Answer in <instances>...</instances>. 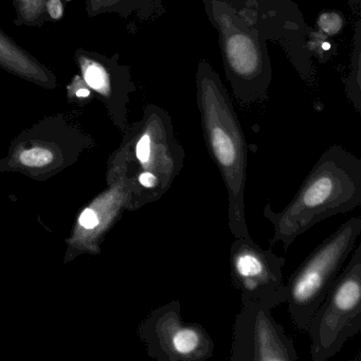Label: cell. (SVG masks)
Returning a JSON list of instances; mask_svg holds the SVG:
<instances>
[{"label":"cell","mask_w":361,"mask_h":361,"mask_svg":"<svg viewBox=\"0 0 361 361\" xmlns=\"http://www.w3.org/2000/svg\"><path fill=\"white\" fill-rule=\"evenodd\" d=\"M361 204V160L340 145L324 152L280 212L266 204L264 216L274 226L271 245L285 250L302 234L329 217L355 210Z\"/></svg>","instance_id":"1"},{"label":"cell","mask_w":361,"mask_h":361,"mask_svg":"<svg viewBox=\"0 0 361 361\" xmlns=\"http://www.w3.org/2000/svg\"><path fill=\"white\" fill-rule=\"evenodd\" d=\"M111 159L109 177H121L128 193V210L161 200L180 174L185 151L170 116L156 106L145 109L141 121L126 130Z\"/></svg>","instance_id":"2"},{"label":"cell","mask_w":361,"mask_h":361,"mask_svg":"<svg viewBox=\"0 0 361 361\" xmlns=\"http://www.w3.org/2000/svg\"><path fill=\"white\" fill-rule=\"evenodd\" d=\"M197 101L204 140L228 194V225L234 238H252L245 212L247 145L223 83L206 61L197 71Z\"/></svg>","instance_id":"3"},{"label":"cell","mask_w":361,"mask_h":361,"mask_svg":"<svg viewBox=\"0 0 361 361\" xmlns=\"http://www.w3.org/2000/svg\"><path fill=\"white\" fill-rule=\"evenodd\" d=\"M360 233L361 217L348 219L312 251L285 283V303L300 331H307L312 314L341 272Z\"/></svg>","instance_id":"4"},{"label":"cell","mask_w":361,"mask_h":361,"mask_svg":"<svg viewBox=\"0 0 361 361\" xmlns=\"http://www.w3.org/2000/svg\"><path fill=\"white\" fill-rule=\"evenodd\" d=\"M353 251L308 324L312 361L329 360L360 331L361 244Z\"/></svg>","instance_id":"5"},{"label":"cell","mask_w":361,"mask_h":361,"mask_svg":"<svg viewBox=\"0 0 361 361\" xmlns=\"http://www.w3.org/2000/svg\"><path fill=\"white\" fill-rule=\"evenodd\" d=\"M139 336L149 356L158 361H206L214 352L206 329L183 321L179 301L154 310L141 323Z\"/></svg>","instance_id":"6"},{"label":"cell","mask_w":361,"mask_h":361,"mask_svg":"<svg viewBox=\"0 0 361 361\" xmlns=\"http://www.w3.org/2000/svg\"><path fill=\"white\" fill-rule=\"evenodd\" d=\"M284 264V257L262 248L252 238H234L230 247V274L242 303L251 302L270 310L285 303Z\"/></svg>","instance_id":"7"},{"label":"cell","mask_w":361,"mask_h":361,"mask_svg":"<svg viewBox=\"0 0 361 361\" xmlns=\"http://www.w3.org/2000/svg\"><path fill=\"white\" fill-rule=\"evenodd\" d=\"M293 340L271 314L257 303H242L233 326L231 361H297Z\"/></svg>","instance_id":"8"},{"label":"cell","mask_w":361,"mask_h":361,"mask_svg":"<svg viewBox=\"0 0 361 361\" xmlns=\"http://www.w3.org/2000/svg\"><path fill=\"white\" fill-rule=\"evenodd\" d=\"M80 134L62 116L47 118L14 141L11 166L28 175H44L69 161V139Z\"/></svg>","instance_id":"9"},{"label":"cell","mask_w":361,"mask_h":361,"mask_svg":"<svg viewBox=\"0 0 361 361\" xmlns=\"http://www.w3.org/2000/svg\"><path fill=\"white\" fill-rule=\"evenodd\" d=\"M75 63L86 85L100 97L116 126L126 133L128 128L126 104L134 90L130 71L117 61L83 49L75 51Z\"/></svg>","instance_id":"10"},{"label":"cell","mask_w":361,"mask_h":361,"mask_svg":"<svg viewBox=\"0 0 361 361\" xmlns=\"http://www.w3.org/2000/svg\"><path fill=\"white\" fill-rule=\"evenodd\" d=\"M0 67L45 90H54L58 84L56 75L48 67L23 49L3 30H0Z\"/></svg>","instance_id":"11"},{"label":"cell","mask_w":361,"mask_h":361,"mask_svg":"<svg viewBox=\"0 0 361 361\" xmlns=\"http://www.w3.org/2000/svg\"><path fill=\"white\" fill-rule=\"evenodd\" d=\"M47 0H13L16 26L42 27L47 22Z\"/></svg>","instance_id":"12"},{"label":"cell","mask_w":361,"mask_h":361,"mask_svg":"<svg viewBox=\"0 0 361 361\" xmlns=\"http://www.w3.org/2000/svg\"><path fill=\"white\" fill-rule=\"evenodd\" d=\"M128 0H86V13L90 18L119 11L120 7Z\"/></svg>","instance_id":"13"},{"label":"cell","mask_w":361,"mask_h":361,"mask_svg":"<svg viewBox=\"0 0 361 361\" xmlns=\"http://www.w3.org/2000/svg\"><path fill=\"white\" fill-rule=\"evenodd\" d=\"M92 94V90L86 85L81 77H75L68 85L69 99H86Z\"/></svg>","instance_id":"14"},{"label":"cell","mask_w":361,"mask_h":361,"mask_svg":"<svg viewBox=\"0 0 361 361\" xmlns=\"http://www.w3.org/2000/svg\"><path fill=\"white\" fill-rule=\"evenodd\" d=\"M320 28L329 35H335L341 29L342 20L336 14H324L319 20Z\"/></svg>","instance_id":"15"},{"label":"cell","mask_w":361,"mask_h":361,"mask_svg":"<svg viewBox=\"0 0 361 361\" xmlns=\"http://www.w3.org/2000/svg\"><path fill=\"white\" fill-rule=\"evenodd\" d=\"M46 12L52 20H61L64 16V5L62 0H47Z\"/></svg>","instance_id":"16"},{"label":"cell","mask_w":361,"mask_h":361,"mask_svg":"<svg viewBox=\"0 0 361 361\" xmlns=\"http://www.w3.org/2000/svg\"><path fill=\"white\" fill-rule=\"evenodd\" d=\"M65 1H68L69 3V1H71V0H65Z\"/></svg>","instance_id":"17"}]
</instances>
